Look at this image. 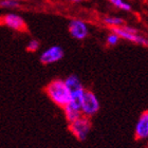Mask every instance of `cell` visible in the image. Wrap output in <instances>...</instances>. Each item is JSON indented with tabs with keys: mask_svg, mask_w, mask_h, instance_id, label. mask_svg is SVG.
<instances>
[{
	"mask_svg": "<svg viewBox=\"0 0 148 148\" xmlns=\"http://www.w3.org/2000/svg\"><path fill=\"white\" fill-rule=\"evenodd\" d=\"M45 91L55 105L64 108L70 103V92L68 87L66 86L65 80L54 79L49 83L45 88Z\"/></svg>",
	"mask_w": 148,
	"mask_h": 148,
	"instance_id": "cell-1",
	"label": "cell"
},
{
	"mask_svg": "<svg viewBox=\"0 0 148 148\" xmlns=\"http://www.w3.org/2000/svg\"><path fill=\"white\" fill-rule=\"evenodd\" d=\"M66 86L68 87L69 92H70V103L69 105H71L72 107L80 110V105L83 102L84 93H85V88L83 87L82 83H80L79 78L76 75H70L65 79Z\"/></svg>",
	"mask_w": 148,
	"mask_h": 148,
	"instance_id": "cell-2",
	"label": "cell"
},
{
	"mask_svg": "<svg viewBox=\"0 0 148 148\" xmlns=\"http://www.w3.org/2000/svg\"><path fill=\"white\" fill-rule=\"evenodd\" d=\"M91 128H92V123H91L90 119L84 116V115L78 117L72 123H69L70 132L80 142H83L87 139Z\"/></svg>",
	"mask_w": 148,
	"mask_h": 148,
	"instance_id": "cell-3",
	"label": "cell"
},
{
	"mask_svg": "<svg viewBox=\"0 0 148 148\" xmlns=\"http://www.w3.org/2000/svg\"><path fill=\"white\" fill-rule=\"evenodd\" d=\"M99 102L95 93L90 91V90H85L83 97V102L80 105V112L84 116L91 117L94 116L99 110Z\"/></svg>",
	"mask_w": 148,
	"mask_h": 148,
	"instance_id": "cell-4",
	"label": "cell"
},
{
	"mask_svg": "<svg viewBox=\"0 0 148 148\" xmlns=\"http://www.w3.org/2000/svg\"><path fill=\"white\" fill-rule=\"evenodd\" d=\"M0 25H5L8 28L12 29L14 31L22 32L27 30V25L21 16L15 13L5 14L0 18Z\"/></svg>",
	"mask_w": 148,
	"mask_h": 148,
	"instance_id": "cell-5",
	"label": "cell"
},
{
	"mask_svg": "<svg viewBox=\"0 0 148 148\" xmlns=\"http://www.w3.org/2000/svg\"><path fill=\"white\" fill-rule=\"evenodd\" d=\"M68 30L70 35L77 40H84L89 34L88 25L80 19H72L69 22Z\"/></svg>",
	"mask_w": 148,
	"mask_h": 148,
	"instance_id": "cell-6",
	"label": "cell"
},
{
	"mask_svg": "<svg viewBox=\"0 0 148 148\" xmlns=\"http://www.w3.org/2000/svg\"><path fill=\"white\" fill-rule=\"evenodd\" d=\"M111 32H113L117 36L122 38V39L128 40L130 42L136 43V45H140V46H144L147 47L148 45V40L146 37H144L143 35L138 34H133V33H129L127 32L126 30H124L122 27H114V28H111Z\"/></svg>",
	"mask_w": 148,
	"mask_h": 148,
	"instance_id": "cell-7",
	"label": "cell"
},
{
	"mask_svg": "<svg viewBox=\"0 0 148 148\" xmlns=\"http://www.w3.org/2000/svg\"><path fill=\"white\" fill-rule=\"evenodd\" d=\"M64 57V50L59 46H52L48 48L40 55V62L43 65H50L59 62Z\"/></svg>",
	"mask_w": 148,
	"mask_h": 148,
	"instance_id": "cell-8",
	"label": "cell"
},
{
	"mask_svg": "<svg viewBox=\"0 0 148 148\" xmlns=\"http://www.w3.org/2000/svg\"><path fill=\"white\" fill-rule=\"evenodd\" d=\"M134 134L136 139L139 141L146 140L148 138V111H144L139 117V121L136 125Z\"/></svg>",
	"mask_w": 148,
	"mask_h": 148,
	"instance_id": "cell-9",
	"label": "cell"
},
{
	"mask_svg": "<svg viewBox=\"0 0 148 148\" xmlns=\"http://www.w3.org/2000/svg\"><path fill=\"white\" fill-rule=\"evenodd\" d=\"M62 109H64V112H65L66 120L68 121L69 123H72V122H74L75 120H77L78 117H80L83 115L79 109L74 108V107H72V106L69 105V104L67 106H65Z\"/></svg>",
	"mask_w": 148,
	"mask_h": 148,
	"instance_id": "cell-10",
	"label": "cell"
},
{
	"mask_svg": "<svg viewBox=\"0 0 148 148\" xmlns=\"http://www.w3.org/2000/svg\"><path fill=\"white\" fill-rule=\"evenodd\" d=\"M103 21L105 25H107L110 28H114V27H122L124 25V20L121 17H114V16H106L104 17Z\"/></svg>",
	"mask_w": 148,
	"mask_h": 148,
	"instance_id": "cell-11",
	"label": "cell"
},
{
	"mask_svg": "<svg viewBox=\"0 0 148 148\" xmlns=\"http://www.w3.org/2000/svg\"><path fill=\"white\" fill-rule=\"evenodd\" d=\"M110 3L112 5H114L115 8L120 10H123V11H126V12H130L132 8L128 2H125L124 0H109Z\"/></svg>",
	"mask_w": 148,
	"mask_h": 148,
	"instance_id": "cell-12",
	"label": "cell"
},
{
	"mask_svg": "<svg viewBox=\"0 0 148 148\" xmlns=\"http://www.w3.org/2000/svg\"><path fill=\"white\" fill-rule=\"evenodd\" d=\"M0 6L4 9H16L19 8V2L16 0H0Z\"/></svg>",
	"mask_w": 148,
	"mask_h": 148,
	"instance_id": "cell-13",
	"label": "cell"
},
{
	"mask_svg": "<svg viewBox=\"0 0 148 148\" xmlns=\"http://www.w3.org/2000/svg\"><path fill=\"white\" fill-rule=\"evenodd\" d=\"M120 37L117 36L115 33H113V32H111L110 34L107 36V39H106V42H107V45H108L109 47H114L116 46L117 43H119V41H120Z\"/></svg>",
	"mask_w": 148,
	"mask_h": 148,
	"instance_id": "cell-14",
	"label": "cell"
},
{
	"mask_svg": "<svg viewBox=\"0 0 148 148\" xmlns=\"http://www.w3.org/2000/svg\"><path fill=\"white\" fill-rule=\"evenodd\" d=\"M39 47H40V43L38 40L31 39L29 41L28 46H27V51H29V52H36L37 50L39 49Z\"/></svg>",
	"mask_w": 148,
	"mask_h": 148,
	"instance_id": "cell-15",
	"label": "cell"
},
{
	"mask_svg": "<svg viewBox=\"0 0 148 148\" xmlns=\"http://www.w3.org/2000/svg\"><path fill=\"white\" fill-rule=\"evenodd\" d=\"M71 1H74V2H80V1H83V0H71Z\"/></svg>",
	"mask_w": 148,
	"mask_h": 148,
	"instance_id": "cell-16",
	"label": "cell"
},
{
	"mask_svg": "<svg viewBox=\"0 0 148 148\" xmlns=\"http://www.w3.org/2000/svg\"><path fill=\"white\" fill-rule=\"evenodd\" d=\"M16 1H18V0H16Z\"/></svg>",
	"mask_w": 148,
	"mask_h": 148,
	"instance_id": "cell-17",
	"label": "cell"
}]
</instances>
